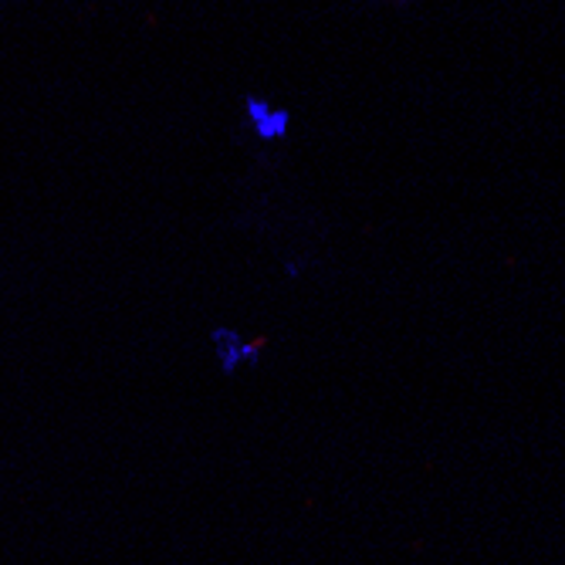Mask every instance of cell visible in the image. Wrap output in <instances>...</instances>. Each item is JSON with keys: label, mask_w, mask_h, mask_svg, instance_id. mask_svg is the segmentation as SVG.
I'll return each instance as SVG.
<instances>
[{"label": "cell", "mask_w": 565, "mask_h": 565, "mask_svg": "<svg viewBox=\"0 0 565 565\" xmlns=\"http://www.w3.org/2000/svg\"><path fill=\"white\" fill-rule=\"evenodd\" d=\"M241 126L247 132L250 142L258 146H281L291 136L295 116L281 102L268 98V95H244L241 98Z\"/></svg>", "instance_id": "obj_1"}, {"label": "cell", "mask_w": 565, "mask_h": 565, "mask_svg": "<svg viewBox=\"0 0 565 565\" xmlns=\"http://www.w3.org/2000/svg\"><path fill=\"white\" fill-rule=\"evenodd\" d=\"M211 345L217 352V363L231 373V370H244L258 363V355L265 349V342L258 335H247L244 329L234 326H217L211 332Z\"/></svg>", "instance_id": "obj_2"}]
</instances>
